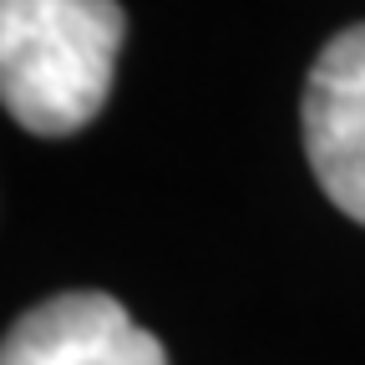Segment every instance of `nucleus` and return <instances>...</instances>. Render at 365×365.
Wrapping results in <instances>:
<instances>
[{
    "label": "nucleus",
    "instance_id": "f03ea898",
    "mask_svg": "<svg viewBox=\"0 0 365 365\" xmlns=\"http://www.w3.org/2000/svg\"><path fill=\"white\" fill-rule=\"evenodd\" d=\"M304 153L330 193L355 223H365V26L340 31L319 51L304 81Z\"/></svg>",
    "mask_w": 365,
    "mask_h": 365
},
{
    "label": "nucleus",
    "instance_id": "f257e3e1",
    "mask_svg": "<svg viewBox=\"0 0 365 365\" xmlns=\"http://www.w3.org/2000/svg\"><path fill=\"white\" fill-rule=\"evenodd\" d=\"M127 36L117 0H0V97L36 137H71L107 107Z\"/></svg>",
    "mask_w": 365,
    "mask_h": 365
},
{
    "label": "nucleus",
    "instance_id": "7ed1b4c3",
    "mask_svg": "<svg viewBox=\"0 0 365 365\" xmlns=\"http://www.w3.org/2000/svg\"><path fill=\"white\" fill-rule=\"evenodd\" d=\"M0 365H168V355L112 294L81 289L26 309L6 335Z\"/></svg>",
    "mask_w": 365,
    "mask_h": 365
}]
</instances>
